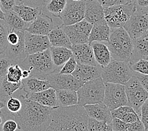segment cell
Instances as JSON below:
<instances>
[{
    "instance_id": "6da1fadb",
    "label": "cell",
    "mask_w": 148,
    "mask_h": 131,
    "mask_svg": "<svg viewBox=\"0 0 148 131\" xmlns=\"http://www.w3.org/2000/svg\"><path fill=\"white\" fill-rule=\"evenodd\" d=\"M22 108L12 114L19 130L45 131L52 120V108L29 100L24 95H20Z\"/></svg>"
},
{
    "instance_id": "7a4b0ae2",
    "label": "cell",
    "mask_w": 148,
    "mask_h": 131,
    "mask_svg": "<svg viewBox=\"0 0 148 131\" xmlns=\"http://www.w3.org/2000/svg\"><path fill=\"white\" fill-rule=\"evenodd\" d=\"M88 118L82 106H56L52 108V120L47 130H87Z\"/></svg>"
},
{
    "instance_id": "3957f363",
    "label": "cell",
    "mask_w": 148,
    "mask_h": 131,
    "mask_svg": "<svg viewBox=\"0 0 148 131\" xmlns=\"http://www.w3.org/2000/svg\"><path fill=\"white\" fill-rule=\"evenodd\" d=\"M19 65L22 69L29 71L30 76L41 80H45L48 74L57 71L52 61L49 49L43 52L28 54Z\"/></svg>"
},
{
    "instance_id": "277c9868",
    "label": "cell",
    "mask_w": 148,
    "mask_h": 131,
    "mask_svg": "<svg viewBox=\"0 0 148 131\" xmlns=\"http://www.w3.org/2000/svg\"><path fill=\"white\" fill-rule=\"evenodd\" d=\"M105 44L110 52L112 59L129 61L133 44L132 40L124 27L110 29L109 40Z\"/></svg>"
},
{
    "instance_id": "5b68a950",
    "label": "cell",
    "mask_w": 148,
    "mask_h": 131,
    "mask_svg": "<svg viewBox=\"0 0 148 131\" xmlns=\"http://www.w3.org/2000/svg\"><path fill=\"white\" fill-rule=\"evenodd\" d=\"M77 91V105L83 106L103 102L105 83L101 77L83 83Z\"/></svg>"
},
{
    "instance_id": "8992f818",
    "label": "cell",
    "mask_w": 148,
    "mask_h": 131,
    "mask_svg": "<svg viewBox=\"0 0 148 131\" xmlns=\"http://www.w3.org/2000/svg\"><path fill=\"white\" fill-rule=\"evenodd\" d=\"M133 75L129 61L111 59L108 64L102 68L101 77L104 83L124 84Z\"/></svg>"
},
{
    "instance_id": "52a82bcc",
    "label": "cell",
    "mask_w": 148,
    "mask_h": 131,
    "mask_svg": "<svg viewBox=\"0 0 148 131\" xmlns=\"http://www.w3.org/2000/svg\"><path fill=\"white\" fill-rule=\"evenodd\" d=\"M135 10L133 0L125 4L115 5L104 8L105 20L110 29L124 27Z\"/></svg>"
},
{
    "instance_id": "ba28073f",
    "label": "cell",
    "mask_w": 148,
    "mask_h": 131,
    "mask_svg": "<svg viewBox=\"0 0 148 131\" xmlns=\"http://www.w3.org/2000/svg\"><path fill=\"white\" fill-rule=\"evenodd\" d=\"M124 86L128 105L132 107L139 117L141 106L147 100V91L144 89L138 80L134 75L124 84Z\"/></svg>"
},
{
    "instance_id": "9c48e42d",
    "label": "cell",
    "mask_w": 148,
    "mask_h": 131,
    "mask_svg": "<svg viewBox=\"0 0 148 131\" xmlns=\"http://www.w3.org/2000/svg\"><path fill=\"white\" fill-rule=\"evenodd\" d=\"M124 29L132 40H134L148 34L147 10L135 8L134 11L124 25Z\"/></svg>"
},
{
    "instance_id": "30bf717a",
    "label": "cell",
    "mask_w": 148,
    "mask_h": 131,
    "mask_svg": "<svg viewBox=\"0 0 148 131\" xmlns=\"http://www.w3.org/2000/svg\"><path fill=\"white\" fill-rule=\"evenodd\" d=\"M104 83L105 93L103 102L110 111L122 106L128 105L124 84L114 83Z\"/></svg>"
},
{
    "instance_id": "8fae6325",
    "label": "cell",
    "mask_w": 148,
    "mask_h": 131,
    "mask_svg": "<svg viewBox=\"0 0 148 131\" xmlns=\"http://www.w3.org/2000/svg\"><path fill=\"white\" fill-rule=\"evenodd\" d=\"M85 5L86 0H68L64 10L59 16L63 25H70L83 20Z\"/></svg>"
},
{
    "instance_id": "7c38bea8",
    "label": "cell",
    "mask_w": 148,
    "mask_h": 131,
    "mask_svg": "<svg viewBox=\"0 0 148 131\" xmlns=\"http://www.w3.org/2000/svg\"><path fill=\"white\" fill-rule=\"evenodd\" d=\"M62 25L72 45L88 42L92 24L83 19L70 25Z\"/></svg>"
},
{
    "instance_id": "4fadbf2b",
    "label": "cell",
    "mask_w": 148,
    "mask_h": 131,
    "mask_svg": "<svg viewBox=\"0 0 148 131\" xmlns=\"http://www.w3.org/2000/svg\"><path fill=\"white\" fill-rule=\"evenodd\" d=\"M57 71L51 73L46 76V80L50 84L51 87L55 90H72L77 91L82 85L81 83L72 74H61Z\"/></svg>"
},
{
    "instance_id": "5bb4252c",
    "label": "cell",
    "mask_w": 148,
    "mask_h": 131,
    "mask_svg": "<svg viewBox=\"0 0 148 131\" xmlns=\"http://www.w3.org/2000/svg\"><path fill=\"white\" fill-rule=\"evenodd\" d=\"M50 47L47 35L34 34L25 30V48L27 54L43 52Z\"/></svg>"
},
{
    "instance_id": "9a60e30c",
    "label": "cell",
    "mask_w": 148,
    "mask_h": 131,
    "mask_svg": "<svg viewBox=\"0 0 148 131\" xmlns=\"http://www.w3.org/2000/svg\"><path fill=\"white\" fill-rule=\"evenodd\" d=\"M71 49L77 64L83 65H98L95 61L92 47L88 42L72 45Z\"/></svg>"
},
{
    "instance_id": "2e32d148",
    "label": "cell",
    "mask_w": 148,
    "mask_h": 131,
    "mask_svg": "<svg viewBox=\"0 0 148 131\" xmlns=\"http://www.w3.org/2000/svg\"><path fill=\"white\" fill-rule=\"evenodd\" d=\"M55 27L52 19L41 12L33 22H32L25 31L34 34L47 35Z\"/></svg>"
},
{
    "instance_id": "e0dca14e",
    "label": "cell",
    "mask_w": 148,
    "mask_h": 131,
    "mask_svg": "<svg viewBox=\"0 0 148 131\" xmlns=\"http://www.w3.org/2000/svg\"><path fill=\"white\" fill-rule=\"evenodd\" d=\"M19 35V40L15 45L8 44L4 53L9 59L15 64H20L28 55L25 48V30L17 31Z\"/></svg>"
},
{
    "instance_id": "ac0fdd59",
    "label": "cell",
    "mask_w": 148,
    "mask_h": 131,
    "mask_svg": "<svg viewBox=\"0 0 148 131\" xmlns=\"http://www.w3.org/2000/svg\"><path fill=\"white\" fill-rule=\"evenodd\" d=\"M102 67L100 65H83L77 64L72 75L83 84L101 76Z\"/></svg>"
},
{
    "instance_id": "d6986e66",
    "label": "cell",
    "mask_w": 148,
    "mask_h": 131,
    "mask_svg": "<svg viewBox=\"0 0 148 131\" xmlns=\"http://www.w3.org/2000/svg\"><path fill=\"white\" fill-rule=\"evenodd\" d=\"M89 117L103 121L111 125L112 116L111 111L103 102L83 106Z\"/></svg>"
},
{
    "instance_id": "ffe728a7",
    "label": "cell",
    "mask_w": 148,
    "mask_h": 131,
    "mask_svg": "<svg viewBox=\"0 0 148 131\" xmlns=\"http://www.w3.org/2000/svg\"><path fill=\"white\" fill-rule=\"evenodd\" d=\"M84 19L92 25L104 22V8L95 0H86Z\"/></svg>"
},
{
    "instance_id": "44dd1931",
    "label": "cell",
    "mask_w": 148,
    "mask_h": 131,
    "mask_svg": "<svg viewBox=\"0 0 148 131\" xmlns=\"http://www.w3.org/2000/svg\"><path fill=\"white\" fill-rule=\"evenodd\" d=\"M132 50L129 59V64L140 59L148 61V34L132 40Z\"/></svg>"
},
{
    "instance_id": "7402d4cb",
    "label": "cell",
    "mask_w": 148,
    "mask_h": 131,
    "mask_svg": "<svg viewBox=\"0 0 148 131\" xmlns=\"http://www.w3.org/2000/svg\"><path fill=\"white\" fill-rule=\"evenodd\" d=\"M25 97L29 100L37 102L46 107H54L58 106L56 100V90L52 88H49L43 91L24 95Z\"/></svg>"
},
{
    "instance_id": "603a6c76",
    "label": "cell",
    "mask_w": 148,
    "mask_h": 131,
    "mask_svg": "<svg viewBox=\"0 0 148 131\" xmlns=\"http://www.w3.org/2000/svg\"><path fill=\"white\" fill-rule=\"evenodd\" d=\"M90 45L93 49L95 61L102 68L106 66L112 59L107 44L105 42L93 41L91 42Z\"/></svg>"
},
{
    "instance_id": "cb8c5ba5",
    "label": "cell",
    "mask_w": 148,
    "mask_h": 131,
    "mask_svg": "<svg viewBox=\"0 0 148 131\" xmlns=\"http://www.w3.org/2000/svg\"><path fill=\"white\" fill-rule=\"evenodd\" d=\"M51 46L71 48L72 44L68 35L63 29L62 25L56 26L47 34Z\"/></svg>"
},
{
    "instance_id": "d4e9b609",
    "label": "cell",
    "mask_w": 148,
    "mask_h": 131,
    "mask_svg": "<svg viewBox=\"0 0 148 131\" xmlns=\"http://www.w3.org/2000/svg\"><path fill=\"white\" fill-rule=\"evenodd\" d=\"M49 88H51V85L46 80L29 76L26 79L22 80V86L20 90H22L26 94H29L43 91Z\"/></svg>"
},
{
    "instance_id": "484cf974",
    "label": "cell",
    "mask_w": 148,
    "mask_h": 131,
    "mask_svg": "<svg viewBox=\"0 0 148 131\" xmlns=\"http://www.w3.org/2000/svg\"><path fill=\"white\" fill-rule=\"evenodd\" d=\"M49 49L51 52L52 61L56 70L59 71L63 64L73 56L71 49L64 47H54V46H51Z\"/></svg>"
},
{
    "instance_id": "4316f807",
    "label": "cell",
    "mask_w": 148,
    "mask_h": 131,
    "mask_svg": "<svg viewBox=\"0 0 148 131\" xmlns=\"http://www.w3.org/2000/svg\"><path fill=\"white\" fill-rule=\"evenodd\" d=\"M110 34V29L105 21L103 22L93 25L88 38V43L91 42L97 41L101 42H107L109 40Z\"/></svg>"
},
{
    "instance_id": "83f0119b",
    "label": "cell",
    "mask_w": 148,
    "mask_h": 131,
    "mask_svg": "<svg viewBox=\"0 0 148 131\" xmlns=\"http://www.w3.org/2000/svg\"><path fill=\"white\" fill-rule=\"evenodd\" d=\"M13 10L25 22L30 23L42 12V8L40 7L34 8L20 2L18 5H15Z\"/></svg>"
},
{
    "instance_id": "f1b7e54d",
    "label": "cell",
    "mask_w": 148,
    "mask_h": 131,
    "mask_svg": "<svg viewBox=\"0 0 148 131\" xmlns=\"http://www.w3.org/2000/svg\"><path fill=\"white\" fill-rule=\"evenodd\" d=\"M112 117L121 119L125 123H132L140 119L139 115L129 105L120 107L111 111Z\"/></svg>"
},
{
    "instance_id": "f546056e",
    "label": "cell",
    "mask_w": 148,
    "mask_h": 131,
    "mask_svg": "<svg viewBox=\"0 0 148 131\" xmlns=\"http://www.w3.org/2000/svg\"><path fill=\"white\" fill-rule=\"evenodd\" d=\"M58 106L68 107L77 104V91L72 90H56Z\"/></svg>"
},
{
    "instance_id": "4dcf8cb0",
    "label": "cell",
    "mask_w": 148,
    "mask_h": 131,
    "mask_svg": "<svg viewBox=\"0 0 148 131\" xmlns=\"http://www.w3.org/2000/svg\"><path fill=\"white\" fill-rule=\"evenodd\" d=\"M4 20L10 27V30L14 31L26 30L30 24L23 20L13 10L5 13Z\"/></svg>"
},
{
    "instance_id": "1f68e13d",
    "label": "cell",
    "mask_w": 148,
    "mask_h": 131,
    "mask_svg": "<svg viewBox=\"0 0 148 131\" xmlns=\"http://www.w3.org/2000/svg\"><path fill=\"white\" fill-rule=\"evenodd\" d=\"M68 0H47L42 7V11H45L51 15L59 18L64 10Z\"/></svg>"
},
{
    "instance_id": "d6a6232c",
    "label": "cell",
    "mask_w": 148,
    "mask_h": 131,
    "mask_svg": "<svg viewBox=\"0 0 148 131\" xmlns=\"http://www.w3.org/2000/svg\"><path fill=\"white\" fill-rule=\"evenodd\" d=\"M22 81L18 83H12L7 80L6 76L3 77L0 83V98L10 97L13 93L20 89Z\"/></svg>"
},
{
    "instance_id": "836d02e7",
    "label": "cell",
    "mask_w": 148,
    "mask_h": 131,
    "mask_svg": "<svg viewBox=\"0 0 148 131\" xmlns=\"http://www.w3.org/2000/svg\"><path fill=\"white\" fill-rule=\"evenodd\" d=\"M87 130L89 131H111V125L103 121H100L93 118L89 117L88 120Z\"/></svg>"
},
{
    "instance_id": "e575fe53",
    "label": "cell",
    "mask_w": 148,
    "mask_h": 131,
    "mask_svg": "<svg viewBox=\"0 0 148 131\" xmlns=\"http://www.w3.org/2000/svg\"><path fill=\"white\" fill-rule=\"evenodd\" d=\"M22 69L18 64L11 65L6 75L7 80L12 83L20 82L22 81Z\"/></svg>"
},
{
    "instance_id": "d590c367",
    "label": "cell",
    "mask_w": 148,
    "mask_h": 131,
    "mask_svg": "<svg viewBox=\"0 0 148 131\" xmlns=\"http://www.w3.org/2000/svg\"><path fill=\"white\" fill-rule=\"evenodd\" d=\"M10 29L5 20H0V54L5 51L8 45L7 35Z\"/></svg>"
},
{
    "instance_id": "8d00e7d4",
    "label": "cell",
    "mask_w": 148,
    "mask_h": 131,
    "mask_svg": "<svg viewBox=\"0 0 148 131\" xmlns=\"http://www.w3.org/2000/svg\"><path fill=\"white\" fill-rule=\"evenodd\" d=\"M12 64H15V63L5 56L4 53L0 54V76H5L9 67Z\"/></svg>"
},
{
    "instance_id": "74e56055",
    "label": "cell",
    "mask_w": 148,
    "mask_h": 131,
    "mask_svg": "<svg viewBox=\"0 0 148 131\" xmlns=\"http://www.w3.org/2000/svg\"><path fill=\"white\" fill-rule=\"evenodd\" d=\"M132 71L148 74V61L145 59H140L138 61L130 64Z\"/></svg>"
},
{
    "instance_id": "f35d334b",
    "label": "cell",
    "mask_w": 148,
    "mask_h": 131,
    "mask_svg": "<svg viewBox=\"0 0 148 131\" xmlns=\"http://www.w3.org/2000/svg\"><path fill=\"white\" fill-rule=\"evenodd\" d=\"M77 62L73 56L63 64L61 69L59 70V73L61 74H71L75 70Z\"/></svg>"
},
{
    "instance_id": "ab89813d",
    "label": "cell",
    "mask_w": 148,
    "mask_h": 131,
    "mask_svg": "<svg viewBox=\"0 0 148 131\" xmlns=\"http://www.w3.org/2000/svg\"><path fill=\"white\" fill-rule=\"evenodd\" d=\"M6 106L12 114L18 112L22 108V102L19 98L10 97L9 100L6 103Z\"/></svg>"
},
{
    "instance_id": "60d3db41",
    "label": "cell",
    "mask_w": 148,
    "mask_h": 131,
    "mask_svg": "<svg viewBox=\"0 0 148 131\" xmlns=\"http://www.w3.org/2000/svg\"><path fill=\"white\" fill-rule=\"evenodd\" d=\"M139 119L144 126L145 131H148V100H146L140 108Z\"/></svg>"
},
{
    "instance_id": "b9f144b4",
    "label": "cell",
    "mask_w": 148,
    "mask_h": 131,
    "mask_svg": "<svg viewBox=\"0 0 148 131\" xmlns=\"http://www.w3.org/2000/svg\"><path fill=\"white\" fill-rule=\"evenodd\" d=\"M112 129L114 131H127V123H125L121 119L112 117L111 123Z\"/></svg>"
},
{
    "instance_id": "7bdbcfd3",
    "label": "cell",
    "mask_w": 148,
    "mask_h": 131,
    "mask_svg": "<svg viewBox=\"0 0 148 131\" xmlns=\"http://www.w3.org/2000/svg\"><path fill=\"white\" fill-rule=\"evenodd\" d=\"M16 0H0V6L5 13L12 11L16 5Z\"/></svg>"
},
{
    "instance_id": "ee69618b",
    "label": "cell",
    "mask_w": 148,
    "mask_h": 131,
    "mask_svg": "<svg viewBox=\"0 0 148 131\" xmlns=\"http://www.w3.org/2000/svg\"><path fill=\"white\" fill-rule=\"evenodd\" d=\"M95 1L99 3L103 8H107V7L115 5L125 4L128 2L127 0H95Z\"/></svg>"
},
{
    "instance_id": "f6af8a7d",
    "label": "cell",
    "mask_w": 148,
    "mask_h": 131,
    "mask_svg": "<svg viewBox=\"0 0 148 131\" xmlns=\"http://www.w3.org/2000/svg\"><path fill=\"white\" fill-rule=\"evenodd\" d=\"M133 75L136 77L144 89L148 91V74L133 71Z\"/></svg>"
},
{
    "instance_id": "bcb514c9",
    "label": "cell",
    "mask_w": 148,
    "mask_h": 131,
    "mask_svg": "<svg viewBox=\"0 0 148 131\" xmlns=\"http://www.w3.org/2000/svg\"><path fill=\"white\" fill-rule=\"evenodd\" d=\"M127 131H145L144 126L140 120L132 123H127Z\"/></svg>"
},
{
    "instance_id": "7dc6e473",
    "label": "cell",
    "mask_w": 148,
    "mask_h": 131,
    "mask_svg": "<svg viewBox=\"0 0 148 131\" xmlns=\"http://www.w3.org/2000/svg\"><path fill=\"white\" fill-rule=\"evenodd\" d=\"M18 129V125L15 120H7L3 124L1 130L3 131H15Z\"/></svg>"
},
{
    "instance_id": "c3c4849f",
    "label": "cell",
    "mask_w": 148,
    "mask_h": 131,
    "mask_svg": "<svg viewBox=\"0 0 148 131\" xmlns=\"http://www.w3.org/2000/svg\"><path fill=\"white\" fill-rule=\"evenodd\" d=\"M18 1L34 8L40 7L42 8L47 0H18Z\"/></svg>"
},
{
    "instance_id": "681fc988",
    "label": "cell",
    "mask_w": 148,
    "mask_h": 131,
    "mask_svg": "<svg viewBox=\"0 0 148 131\" xmlns=\"http://www.w3.org/2000/svg\"><path fill=\"white\" fill-rule=\"evenodd\" d=\"M19 40V35L17 31L10 30L9 33L7 35V41L8 44L15 45L18 43Z\"/></svg>"
},
{
    "instance_id": "f907efd6",
    "label": "cell",
    "mask_w": 148,
    "mask_h": 131,
    "mask_svg": "<svg viewBox=\"0 0 148 131\" xmlns=\"http://www.w3.org/2000/svg\"><path fill=\"white\" fill-rule=\"evenodd\" d=\"M133 1L136 9L148 10V0H133Z\"/></svg>"
},
{
    "instance_id": "816d5d0a",
    "label": "cell",
    "mask_w": 148,
    "mask_h": 131,
    "mask_svg": "<svg viewBox=\"0 0 148 131\" xmlns=\"http://www.w3.org/2000/svg\"><path fill=\"white\" fill-rule=\"evenodd\" d=\"M30 76V73L27 69H22V80L23 79H26L27 78Z\"/></svg>"
},
{
    "instance_id": "f5cc1de1",
    "label": "cell",
    "mask_w": 148,
    "mask_h": 131,
    "mask_svg": "<svg viewBox=\"0 0 148 131\" xmlns=\"http://www.w3.org/2000/svg\"><path fill=\"white\" fill-rule=\"evenodd\" d=\"M6 100L5 98H0V110L4 108L6 106Z\"/></svg>"
},
{
    "instance_id": "db71d44e",
    "label": "cell",
    "mask_w": 148,
    "mask_h": 131,
    "mask_svg": "<svg viewBox=\"0 0 148 131\" xmlns=\"http://www.w3.org/2000/svg\"><path fill=\"white\" fill-rule=\"evenodd\" d=\"M0 20H5V12L2 10L1 6H0Z\"/></svg>"
},
{
    "instance_id": "11a10c76",
    "label": "cell",
    "mask_w": 148,
    "mask_h": 131,
    "mask_svg": "<svg viewBox=\"0 0 148 131\" xmlns=\"http://www.w3.org/2000/svg\"><path fill=\"white\" fill-rule=\"evenodd\" d=\"M2 123H3V119L1 118V117L0 116V125H1Z\"/></svg>"
},
{
    "instance_id": "9f6ffc18",
    "label": "cell",
    "mask_w": 148,
    "mask_h": 131,
    "mask_svg": "<svg viewBox=\"0 0 148 131\" xmlns=\"http://www.w3.org/2000/svg\"><path fill=\"white\" fill-rule=\"evenodd\" d=\"M2 78H3V77L0 76V83H1V80H2Z\"/></svg>"
},
{
    "instance_id": "6f0895ef",
    "label": "cell",
    "mask_w": 148,
    "mask_h": 131,
    "mask_svg": "<svg viewBox=\"0 0 148 131\" xmlns=\"http://www.w3.org/2000/svg\"><path fill=\"white\" fill-rule=\"evenodd\" d=\"M74 1H79V0H74Z\"/></svg>"
},
{
    "instance_id": "680465c9",
    "label": "cell",
    "mask_w": 148,
    "mask_h": 131,
    "mask_svg": "<svg viewBox=\"0 0 148 131\" xmlns=\"http://www.w3.org/2000/svg\"><path fill=\"white\" fill-rule=\"evenodd\" d=\"M127 1H130V0H127Z\"/></svg>"
}]
</instances>
